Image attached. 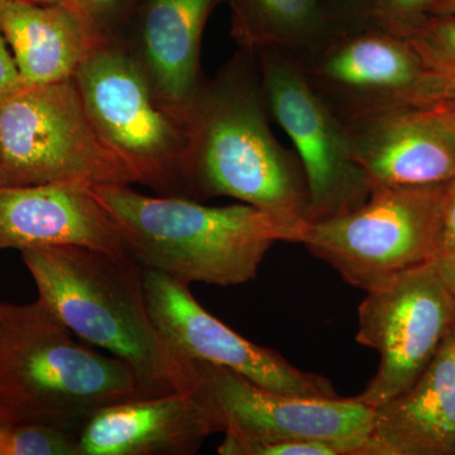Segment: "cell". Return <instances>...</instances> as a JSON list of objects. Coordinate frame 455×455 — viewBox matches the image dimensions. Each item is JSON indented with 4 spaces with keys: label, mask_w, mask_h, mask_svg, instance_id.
<instances>
[{
    "label": "cell",
    "mask_w": 455,
    "mask_h": 455,
    "mask_svg": "<svg viewBox=\"0 0 455 455\" xmlns=\"http://www.w3.org/2000/svg\"><path fill=\"white\" fill-rule=\"evenodd\" d=\"M257 57L239 49L212 80H204L185 116L187 148L180 196H229L267 212L300 239L310 193L295 152L269 128Z\"/></svg>",
    "instance_id": "obj_1"
},
{
    "label": "cell",
    "mask_w": 455,
    "mask_h": 455,
    "mask_svg": "<svg viewBox=\"0 0 455 455\" xmlns=\"http://www.w3.org/2000/svg\"><path fill=\"white\" fill-rule=\"evenodd\" d=\"M20 252L38 300L71 333L127 363L143 398L196 390L194 362L180 355L156 326L143 267L130 253L80 245Z\"/></svg>",
    "instance_id": "obj_2"
},
{
    "label": "cell",
    "mask_w": 455,
    "mask_h": 455,
    "mask_svg": "<svg viewBox=\"0 0 455 455\" xmlns=\"http://www.w3.org/2000/svg\"><path fill=\"white\" fill-rule=\"evenodd\" d=\"M121 227L145 269L188 284L252 281L277 242L298 243L289 228L248 204L206 206L179 196H147L131 185H90Z\"/></svg>",
    "instance_id": "obj_3"
},
{
    "label": "cell",
    "mask_w": 455,
    "mask_h": 455,
    "mask_svg": "<svg viewBox=\"0 0 455 455\" xmlns=\"http://www.w3.org/2000/svg\"><path fill=\"white\" fill-rule=\"evenodd\" d=\"M143 398L127 363L74 340L40 300L0 302V419L77 436L98 410Z\"/></svg>",
    "instance_id": "obj_4"
},
{
    "label": "cell",
    "mask_w": 455,
    "mask_h": 455,
    "mask_svg": "<svg viewBox=\"0 0 455 455\" xmlns=\"http://www.w3.org/2000/svg\"><path fill=\"white\" fill-rule=\"evenodd\" d=\"M51 182L142 184L90 121L74 79L0 99V188Z\"/></svg>",
    "instance_id": "obj_5"
},
{
    "label": "cell",
    "mask_w": 455,
    "mask_h": 455,
    "mask_svg": "<svg viewBox=\"0 0 455 455\" xmlns=\"http://www.w3.org/2000/svg\"><path fill=\"white\" fill-rule=\"evenodd\" d=\"M445 185L373 188L355 211L305 224L299 243L350 286L373 291L436 259Z\"/></svg>",
    "instance_id": "obj_6"
},
{
    "label": "cell",
    "mask_w": 455,
    "mask_h": 455,
    "mask_svg": "<svg viewBox=\"0 0 455 455\" xmlns=\"http://www.w3.org/2000/svg\"><path fill=\"white\" fill-rule=\"evenodd\" d=\"M74 82L104 142L139 171L143 185L179 196L187 127L158 100L124 42L101 36Z\"/></svg>",
    "instance_id": "obj_7"
},
{
    "label": "cell",
    "mask_w": 455,
    "mask_h": 455,
    "mask_svg": "<svg viewBox=\"0 0 455 455\" xmlns=\"http://www.w3.org/2000/svg\"><path fill=\"white\" fill-rule=\"evenodd\" d=\"M196 391L217 433L241 444L324 443L339 455H364L373 409L353 398H305L266 390L229 368L194 361Z\"/></svg>",
    "instance_id": "obj_8"
},
{
    "label": "cell",
    "mask_w": 455,
    "mask_h": 455,
    "mask_svg": "<svg viewBox=\"0 0 455 455\" xmlns=\"http://www.w3.org/2000/svg\"><path fill=\"white\" fill-rule=\"evenodd\" d=\"M293 60L341 121L418 107L429 79L406 38L372 17L341 20Z\"/></svg>",
    "instance_id": "obj_9"
},
{
    "label": "cell",
    "mask_w": 455,
    "mask_h": 455,
    "mask_svg": "<svg viewBox=\"0 0 455 455\" xmlns=\"http://www.w3.org/2000/svg\"><path fill=\"white\" fill-rule=\"evenodd\" d=\"M252 52V51H251ZM269 116L286 132L307 176L309 221L355 211L371 196L370 180L353 160L346 125L281 51L253 52Z\"/></svg>",
    "instance_id": "obj_10"
},
{
    "label": "cell",
    "mask_w": 455,
    "mask_h": 455,
    "mask_svg": "<svg viewBox=\"0 0 455 455\" xmlns=\"http://www.w3.org/2000/svg\"><path fill=\"white\" fill-rule=\"evenodd\" d=\"M355 340L379 353V371L357 398L377 409L411 387L454 328L455 299L433 265L366 292Z\"/></svg>",
    "instance_id": "obj_11"
},
{
    "label": "cell",
    "mask_w": 455,
    "mask_h": 455,
    "mask_svg": "<svg viewBox=\"0 0 455 455\" xmlns=\"http://www.w3.org/2000/svg\"><path fill=\"white\" fill-rule=\"evenodd\" d=\"M147 305L158 331L188 361L229 368L266 390L305 398H337L324 377L304 372L274 349L257 346L208 313L190 284L143 268Z\"/></svg>",
    "instance_id": "obj_12"
},
{
    "label": "cell",
    "mask_w": 455,
    "mask_h": 455,
    "mask_svg": "<svg viewBox=\"0 0 455 455\" xmlns=\"http://www.w3.org/2000/svg\"><path fill=\"white\" fill-rule=\"evenodd\" d=\"M371 188L440 187L455 179V137L424 107L341 121Z\"/></svg>",
    "instance_id": "obj_13"
},
{
    "label": "cell",
    "mask_w": 455,
    "mask_h": 455,
    "mask_svg": "<svg viewBox=\"0 0 455 455\" xmlns=\"http://www.w3.org/2000/svg\"><path fill=\"white\" fill-rule=\"evenodd\" d=\"M227 2L139 0L119 36L158 100L184 123L205 80L200 68L204 29L214 9Z\"/></svg>",
    "instance_id": "obj_14"
},
{
    "label": "cell",
    "mask_w": 455,
    "mask_h": 455,
    "mask_svg": "<svg viewBox=\"0 0 455 455\" xmlns=\"http://www.w3.org/2000/svg\"><path fill=\"white\" fill-rule=\"evenodd\" d=\"M89 187L51 182L0 188V250L80 245L130 253L121 227Z\"/></svg>",
    "instance_id": "obj_15"
},
{
    "label": "cell",
    "mask_w": 455,
    "mask_h": 455,
    "mask_svg": "<svg viewBox=\"0 0 455 455\" xmlns=\"http://www.w3.org/2000/svg\"><path fill=\"white\" fill-rule=\"evenodd\" d=\"M217 433L196 391L98 410L77 434L82 455H191Z\"/></svg>",
    "instance_id": "obj_16"
},
{
    "label": "cell",
    "mask_w": 455,
    "mask_h": 455,
    "mask_svg": "<svg viewBox=\"0 0 455 455\" xmlns=\"http://www.w3.org/2000/svg\"><path fill=\"white\" fill-rule=\"evenodd\" d=\"M364 455H455V329L418 381L373 409Z\"/></svg>",
    "instance_id": "obj_17"
},
{
    "label": "cell",
    "mask_w": 455,
    "mask_h": 455,
    "mask_svg": "<svg viewBox=\"0 0 455 455\" xmlns=\"http://www.w3.org/2000/svg\"><path fill=\"white\" fill-rule=\"evenodd\" d=\"M0 26L23 85L74 79L101 33L64 4H0Z\"/></svg>",
    "instance_id": "obj_18"
},
{
    "label": "cell",
    "mask_w": 455,
    "mask_h": 455,
    "mask_svg": "<svg viewBox=\"0 0 455 455\" xmlns=\"http://www.w3.org/2000/svg\"><path fill=\"white\" fill-rule=\"evenodd\" d=\"M239 49H274L291 56L322 40L343 20L329 0H228Z\"/></svg>",
    "instance_id": "obj_19"
},
{
    "label": "cell",
    "mask_w": 455,
    "mask_h": 455,
    "mask_svg": "<svg viewBox=\"0 0 455 455\" xmlns=\"http://www.w3.org/2000/svg\"><path fill=\"white\" fill-rule=\"evenodd\" d=\"M395 32L411 44L431 77L455 80V14H427Z\"/></svg>",
    "instance_id": "obj_20"
},
{
    "label": "cell",
    "mask_w": 455,
    "mask_h": 455,
    "mask_svg": "<svg viewBox=\"0 0 455 455\" xmlns=\"http://www.w3.org/2000/svg\"><path fill=\"white\" fill-rule=\"evenodd\" d=\"M0 455H82L75 434L0 419Z\"/></svg>",
    "instance_id": "obj_21"
},
{
    "label": "cell",
    "mask_w": 455,
    "mask_h": 455,
    "mask_svg": "<svg viewBox=\"0 0 455 455\" xmlns=\"http://www.w3.org/2000/svg\"><path fill=\"white\" fill-rule=\"evenodd\" d=\"M95 31L110 37H119L139 0H68Z\"/></svg>",
    "instance_id": "obj_22"
},
{
    "label": "cell",
    "mask_w": 455,
    "mask_h": 455,
    "mask_svg": "<svg viewBox=\"0 0 455 455\" xmlns=\"http://www.w3.org/2000/svg\"><path fill=\"white\" fill-rule=\"evenodd\" d=\"M435 0H372L371 17L392 31L414 25L431 13Z\"/></svg>",
    "instance_id": "obj_23"
},
{
    "label": "cell",
    "mask_w": 455,
    "mask_h": 455,
    "mask_svg": "<svg viewBox=\"0 0 455 455\" xmlns=\"http://www.w3.org/2000/svg\"><path fill=\"white\" fill-rule=\"evenodd\" d=\"M220 455H339L334 448L324 443L283 442L268 444H241L224 438L218 448Z\"/></svg>",
    "instance_id": "obj_24"
},
{
    "label": "cell",
    "mask_w": 455,
    "mask_h": 455,
    "mask_svg": "<svg viewBox=\"0 0 455 455\" xmlns=\"http://www.w3.org/2000/svg\"><path fill=\"white\" fill-rule=\"evenodd\" d=\"M455 250V179L445 185L443 199L439 254ZM438 254V256H439ZM436 256V257H438Z\"/></svg>",
    "instance_id": "obj_25"
},
{
    "label": "cell",
    "mask_w": 455,
    "mask_h": 455,
    "mask_svg": "<svg viewBox=\"0 0 455 455\" xmlns=\"http://www.w3.org/2000/svg\"><path fill=\"white\" fill-rule=\"evenodd\" d=\"M22 85L16 61L0 26V99L7 97Z\"/></svg>",
    "instance_id": "obj_26"
},
{
    "label": "cell",
    "mask_w": 455,
    "mask_h": 455,
    "mask_svg": "<svg viewBox=\"0 0 455 455\" xmlns=\"http://www.w3.org/2000/svg\"><path fill=\"white\" fill-rule=\"evenodd\" d=\"M436 103H455V80L429 77L421 107Z\"/></svg>",
    "instance_id": "obj_27"
},
{
    "label": "cell",
    "mask_w": 455,
    "mask_h": 455,
    "mask_svg": "<svg viewBox=\"0 0 455 455\" xmlns=\"http://www.w3.org/2000/svg\"><path fill=\"white\" fill-rule=\"evenodd\" d=\"M343 20L371 17L372 0H329Z\"/></svg>",
    "instance_id": "obj_28"
},
{
    "label": "cell",
    "mask_w": 455,
    "mask_h": 455,
    "mask_svg": "<svg viewBox=\"0 0 455 455\" xmlns=\"http://www.w3.org/2000/svg\"><path fill=\"white\" fill-rule=\"evenodd\" d=\"M431 265L455 299V250L439 254Z\"/></svg>",
    "instance_id": "obj_29"
},
{
    "label": "cell",
    "mask_w": 455,
    "mask_h": 455,
    "mask_svg": "<svg viewBox=\"0 0 455 455\" xmlns=\"http://www.w3.org/2000/svg\"><path fill=\"white\" fill-rule=\"evenodd\" d=\"M424 108L455 137V103H436Z\"/></svg>",
    "instance_id": "obj_30"
},
{
    "label": "cell",
    "mask_w": 455,
    "mask_h": 455,
    "mask_svg": "<svg viewBox=\"0 0 455 455\" xmlns=\"http://www.w3.org/2000/svg\"><path fill=\"white\" fill-rule=\"evenodd\" d=\"M431 13L455 14V0H435Z\"/></svg>",
    "instance_id": "obj_31"
},
{
    "label": "cell",
    "mask_w": 455,
    "mask_h": 455,
    "mask_svg": "<svg viewBox=\"0 0 455 455\" xmlns=\"http://www.w3.org/2000/svg\"><path fill=\"white\" fill-rule=\"evenodd\" d=\"M8 2H29V3H40V4H64L70 7L68 0H0V4ZM71 8V7H70ZM74 11V9H73Z\"/></svg>",
    "instance_id": "obj_32"
},
{
    "label": "cell",
    "mask_w": 455,
    "mask_h": 455,
    "mask_svg": "<svg viewBox=\"0 0 455 455\" xmlns=\"http://www.w3.org/2000/svg\"><path fill=\"white\" fill-rule=\"evenodd\" d=\"M454 329H455V311H454Z\"/></svg>",
    "instance_id": "obj_33"
}]
</instances>
